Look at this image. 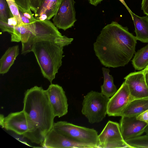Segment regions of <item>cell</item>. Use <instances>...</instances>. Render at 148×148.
I'll return each mask as SVG.
<instances>
[{"mask_svg":"<svg viewBox=\"0 0 148 148\" xmlns=\"http://www.w3.org/2000/svg\"><path fill=\"white\" fill-rule=\"evenodd\" d=\"M23 110L35 126L44 141L52 128L55 117L45 90L37 86L25 92Z\"/></svg>","mask_w":148,"mask_h":148,"instance_id":"3957f363","label":"cell"},{"mask_svg":"<svg viewBox=\"0 0 148 148\" xmlns=\"http://www.w3.org/2000/svg\"><path fill=\"white\" fill-rule=\"evenodd\" d=\"M19 54L18 45L9 47L6 51L0 60L1 74L3 75L8 72Z\"/></svg>","mask_w":148,"mask_h":148,"instance_id":"ac0fdd59","label":"cell"},{"mask_svg":"<svg viewBox=\"0 0 148 148\" xmlns=\"http://www.w3.org/2000/svg\"><path fill=\"white\" fill-rule=\"evenodd\" d=\"M119 1L126 8L127 10L129 12L131 10L128 7L126 4L125 1L124 0H119Z\"/></svg>","mask_w":148,"mask_h":148,"instance_id":"4dcf8cb0","label":"cell"},{"mask_svg":"<svg viewBox=\"0 0 148 148\" xmlns=\"http://www.w3.org/2000/svg\"><path fill=\"white\" fill-rule=\"evenodd\" d=\"M132 63L136 70H142L146 67L148 65V44L136 53Z\"/></svg>","mask_w":148,"mask_h":148,"instance_id":"44dd1931","label":"cell"},{"mask_svg":"<svg viewBox=\"0 0 148 148\" xmlns=\"http://www.w3.org/2000/svg\"><path fill=\"white\" fill-rule=\"evenodd\" d=\"M52 128L74 141L86 145L91 148H99L98 132L93 128L63 121L54 123Z\"/></svg>","mask_w":148,"mask_h":148,"instance_id":"5b68a950","label":"cell"},{"mask_svg":"<svg viewBox=\"0 0 148 148\" xmlns=\"http://www.w3.org/2000/svg\"><path fill=\"white\" fill-rule=\"evenodd\" d=\"M136 118L138 120L146 122L148 124V110L138 116Z\"/></svg>","mask_w":148,"mask_h":148,"instance_id":"484cf974","label":"cell"},{"mask_svg":"<svg viewBox=\"0 0 148 148\" xmlns=\"http://www.w3.org/2000/svg\"><path fill=\"white\" fill-rule=\"evenodd\" d=\"M104 77V82L101 86V92L108 98L111 97L116 92L117 89L113 82V78L109 74V69L102 68Z\"/></svg>","mask_w":148,"mask_h":148,"instance_id":"d6986e66","label":"cell"},{"mask_svg":"<svg viewBox=\"0 0 148 148\" xmlns=\"http://www.w3.org/2000/svg\"><path fill=\"white\" fill-rule=\"evenodd\" d=\"M61 0H44L40 7L34 14L36 19L49 20L56 14Z\"/></svg>","mask_w":148,"mask_h":148,"instance_id":"9a60e30c","label":"cell"},{"mask_svg":"<svg viewBox=\"0 0 148 148\" xmlns=\"http://www.w3.org/2000/svg\"><path fill=\"white\" fill-rule=\"evenodd\" d=\"M130 148H148V136H140L125 140Z\"/></svg>","mask_w":148,"mask_h":148,"instance_id":"7402d4cb","label":"cell"},{"mask_svg":"<svg viewBox=\"0 0 148 148\" xmlns=\"http://www.w3.org/2000/svg\"><path fill=\"white\" fill-rule=\"evenodd\" d=\"M55 117H60L68 112L67 99L62 87L51 84L45 90Z\"/></svg>","mask_w":148,"mask_h":148,"instance_id":"8fae6325","label":"cell"},{"mask_svg":"<svg viewBox=\"0 0 148 148\" xmlns=\"http://www.w3.org/2000/svg\"><path fill=\"white\" fill-rule=\"evenodd\" d=\"M71 39L65 35L35 37L31 47L44 77L51 83L62 65L63 47L69 44Z\"/></svg>","mask_w":148,"mask_h":148,"instance_id":"7a4b0ae2","label":"cell"},{"mask_svg":"<svg viewBox=\"0 0 148 148\" xmlns=\"http://www.w3.org/2000/svg\"><path fill=\"white\" fill-rule=\"evenodd\" d=\"M134 99L130 94L127 85L124 81L110 98L108 104L107 114L109 116H121L125 108Z\"/></svg>","mask_w":148,"mask_h":148,"instance_id":"30bf717a","label":"cell"},{"mask_svg":"<svg viewBox=\"0 0 148 148\" xmlns=\"http://www.w3.org/2000/svg\"><path fill=\"white\" fill-rule=\"evenodd\" d=\"M144 132L145 133L146 135L148 136V124L144 129Z\"/></svg>","mask_w":148,"mask_h":148,"instance_id":"d6a6232c","label":"cell"},{"mask_svg":"<svg viewBox=\"0 0 148 148\" xmlns=\"http://www.w3.org/2000/svg\"><path fill=\"white\" fill-rule=\"evenodd\" d=\"M13 17L6 0H0V21L8 22L9 18Z\"/></svg>","mask_w":148,"mask_h":148,"instance_id":"603a6c76","label":"cell"},{"mask_svg":"<svg viewBox=\"0 0 148 148\" xmlns=\"http://www.w3.org/2000/svg\"><path fill=\"white\" fill-rule=\"evenodd\" d=\"M143 71L144 73L148 71V65L143 70Z\"/></svg>","mask_w":148,"mask_h":148,"instance_id":"836d02e7","label":"cell"},{"mask_svg":"<svg viewBox=\"0 0 148 148\" xmlns=\"http://www.w3.org/2000/svg\"><path fill=\"white\" fill-rule=\"evenodd\" d=\"M19 11L22 20L24 24L29 25L32 23L34 22L32 21L27 17L24 16L22 12L20 10H19Z\"/></svg>","mask_w":148,"mask_h":148,"instance_id":"83f0119b","label":"cell"},{"mask_svg":"<svg viewBox=\"0 0 148 148\" xmlns=\"http://www.w3.org/2000/svg\"><path fill=\"white\" fill-rule=\"evenodd\" d=\"M135 26L136 38L142 42H148V16L140 17L131 10L129 12Z\"/></svg>","mask_w":148,"mask_h":148,"instance_id":"2e32d148","label":"cell"},{"mask_svg":"<svg viewBox=\"0 0 148 148\" xmlns=\"http://www.w3.org/2000/svg\"><path fill=\"white\" fill-rule=\"evenodd\" d=\"M137 40L127 27L112 21L101 31L93 44L94 50L105 67L123 66L128 64L135 53Z\"/></svg>","mask_w":148,"mask_h":148,"instance_id":"6da1fadb","label":"cell"},{"mask_svg":"<svg viewBox=\"0 0 148 148\" xmlns=\"http://www.w3.org/2000/svg\"><path fill=\"white\" fill-rule=\"evenodd\" d=\"M7 23L9 25H10L16 26L18 25L16 19L14 17L9 18Z\"/></svg>","mask_w":148,"mask_h":148,"instance_id":"f1b7e54d","label":"cell"},{"mask_svg":"<svg viewBox=\"0 0 148 148\" xmlns=\"http://www.w3.org/2000/svg\"><path fill=\"white\" fill-rule=\"evenodd\" d=\"M120 127L123 138L125 140L141 136L148 124L138 120L137 117L121 116Z\"/></svg>","mask_w":148,"mask_h":148,"instance_id":"5bb4252c","label":"cell"},{"mask_svg":"<svg viewBox=\"0 0 148 148\" xmlns=\"http://www.w3.org/2000/svg\"><path fill=\"white\" fill-rule=\"evenodd\" d=\"M89 3L91 5L96 6L103 0H88Z\"/></svg>","mask_w":148,"mask_h":148,"instance_id":"f546056e","label":"cell"},{"mask_svg":"<svg viewBox=\"0 0 148 148\" xmlns=\"http://www.w3.org/2000/svg\"><path fill=\"white\" fill-rule=\"evenodd\" d=\"M144 73L145 74V78L146 82L148 87V71Z\"/></svg>","mask_w":148,"mask_h":148,"instance_id":"1f68e13d","label":"cell"},{"mask_svg":"<svg viewBox=\"0 0 148 148\" xmlns=\"http://www.w3.org/2000/svg\"><path fill=\"white\" fill-rule=\"evenodd\" d=\"M147 110L148 97L134 99L125 108L121 116L137 117Z\"/></svg>","mask_w":148,"mask_h":148,"instance_id":"e0dca14e","label":"cell"},{"mask_svg":"<svg viewBox=\"0 0 148 148\" xmlns=\"http://www.w3.org/2000/svg\"><path fill=\"white\" fill-rule=\"evenodd\" d=\"M29 25H17L15 26L13 33L11 34V41L17 42L21 41L22 44L27 42L32 34Z\"/></svg>","mask_w":148,"mask_h":148,"instance_id":"ffe728a7","label":"cell"},{"mask_svg":"<svg viewBox=\"0 0 148 148\" xmlns=\"http://www.w3.org/2000/svg\"><path fill=\"white\" fill-rule=\"evenodd\" d=\"M48 148H91L86 145L73 141L52 128L41 145Z\"/></svg>","mask_w":148,"mask_h":148,"instance_id":"7c38bea8","label":"cell"},{"mask_svg":"<svg viewBox=\"0 0 148 148\" xmlns=\"http://www.w3.org/2000/svg\"><path fill=\"white\" fill-rule=\"evenodd\" d=\"M6 1L13 17L17 21L18 25H24L22 20L18 6L15 0H6Z\"/></svg>","mask_w":148,"mask_h":148,"instance_id":"cb8c5ba5","label":"cell"},{"mask_svg":"<svg viewBox=\"0 0 148 148\" xmlns=\"http://www.w3.org/2000/svg\"><path fill=\"white\" fill-rule=\"evenodd\" d=\"M99 148H130L123 140L119 124L109 121L104 128L98 135Z\"/></svg>","mask_w":148,"mask_h":148,"instance_id":"52a82bcc","label":"cell"},{"mask_svg":"<svg viewBox=\"0 0 148 148\" xmlns=\"http://www.w3.org/2000/svg\"><path fill=\"white\" fill-rule=\"evenodd\" d=\"M124 79L134 99L148 97V87L143 70L131 73Z\"/></svg>","mask_w":148,"mask_h":148,"instance_id":"4fadbf2b","label":"cell"},{"mask_svg":"<svg viewBox=\"0 0 148 148\" xmlns=\"http://www.w3.org/2000/svg\"><path fill=\"white\" fill-rule=\"evenodd\" d=\"M74 0H61L52 19L57 27L64 31L74 26L76 21Z\"/></svg>","mask_w":148,"mask_h":148,"instance_id":"9c48e42d","label":"cell"},{"mask_svg":"<svg viewBox=\"0 0 148 148\" xmlns=\"http://www.w3.org/2000/svg\"><path fill=\"white\" fill-rule=\"evenodd\" d=\"M44 0H30L31 10L35 14L39 8Z\"/></svg>","mask_w":148,"mask_h":148,"instance_id":"d4e9b609","label":"cell"},{"mask_svg":"<svg viewBox=\"0 0 148 148\" xmlns=\"http://www.w3.org/2000/svg\"><path fill=\"white\" fill-rule=\"evenodd\" d=\"M0 125L7 130L23 136L32 143L41 145L43 142L34 124L23 110L11 112L6 117L1 114Z\"/></svg>","mask_w":148,"mask_h":148,"instance_id":"277c9868","label":"cell"},{"mask_svg":"<svg viewBox=\"0 0 148 148\" xmlns=\"http://www.w3.org/2000/svg\"><path fill=\"white\" fill-rule=\"evenodd\" d=\"M32 27L31 35L28 41L22 44V54H25L31 51V44L33 39L35 37L49 36L62 37L63 36L57 28L49 20L36 19Z\"/></svg>","mask_w":148,"mask_h":148,"instance_id":"ba28073f","label":"cell"},{"mask_svg":"<svg viewBox=\"0 0 148 148\" xmlns=\"http://www.w3.org/2000/svg\"><path fill=\"white\" fill-rule=\"evenodd\" d=\"M110 98L102 93L91 91L84 97L82 103V114L91 124L102 121L107 114Z\"/></svg>","mask_w":148,"mask_h":148,"instance_id":"8992f818","label":"cell"},{"mask_svg":"<svg viewBox=\"0 0 148 148\" xmlns=\"http://www.w3.org/2000/svg\"><path fill=\"white\" fill-rule=\"evenodd\" d=\"M141 6L144 13L148 16V0H142Z\"/></svg>","mask_w":148,"mask_h":148,"instance_id":"4316f807","label":"cell"}]
</instances>
